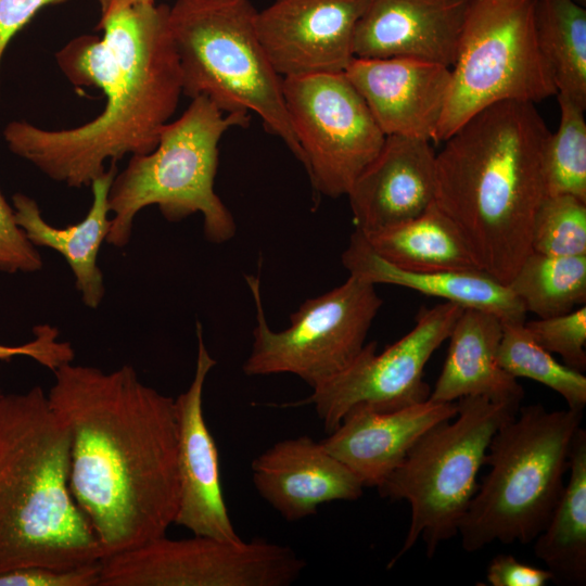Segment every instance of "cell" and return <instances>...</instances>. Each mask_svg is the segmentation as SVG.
<instances>
[{
	"mask_svg": "<svg viewBox=\"0 0 586 586\" xmlns=\"http://www.w3.org/2000/svg\"><path fill=\"white\" fill-rule=\"evenodd\" d=\"M53 375L47 395L71 434V492L103 556L166 535L179 504L175 399L130 365L72 361Z\"/></svg>",
	"mask_w": 586,
	"mask_h": 586,
	"instance_id": "cell-1",
	"label": "cell"
},
{
	"mask_svg": "<svg viewBox=\"0 0 586 586\" xmlns=\"http://www.w3.org/2000/svg\"><path fill=\"white\" fill-rule=\"evenodd\" d=\"M169 7L138 3L102 21V37L82 35L55 54L64 76L105 95L102 112L67 129L9 123L3 138L15 155L50 179L81 188L105 171V162L155 149L182 93L181 71L168 24Z\"/></svg>",
	"mask_w": 586,
	"mask_h": 586,
	"instance_id": "cell-2",
	"label": "cell"
},
{
	"mask_svg": "<svg viewBox=\"0 0 586 586\" xmlns=\"http://www.w3.org/2000/svg\"><path fill=\"white\" fill-rule=\"evenodd\" d=\"M549 133L534 103L501 101L466 120L435 155V204L480 269L506 285L532 252Z\"/></svg>",
	"mask_w": 586,
	"mask_h": 586,
	"instance_id": "cell-3",
	"label": "cell"
},
{
	"mask_svg": "<svg viewBox=\"0 0 586 586\" xmlns=\"http://www.w3.org/2000/svg\"><path fill=\"white\" fill-rule=\"evenodd\" d=\"M71 434L41 386L0 400V574L100 562L69 487Z\"/></svg>",
	"mask_w": 586,
	"mask_h": 586,
	"instance_id": "cell-4",
	"label": "cell"
},
{
	"mask_svg": "<svg viewBox=\"0 0 586 586\" xmlns=\"http://www.w3.org/2000/svg\"><path fill=\"white\" fill-rule=\"evenodd\" d=\"M583 410L520 407L492 437L491 467L458 527L468 552L487 545L528 544L547 525L564 489L570 450Z\"/></svg>",
	"mask_w": 586,
	"mask_h": 586,
	"instance_id": "cell-5",
	"label": "cell"
},
{
	"mask_svg": "<svg viewBox=\"0 0 586 586\" xmlns=\"http://www.w3.org/2000/svg\"><path fill=\"white\" fill-rule=\"evenodd\" d=\"M249 113L220 111L207 97L192 98L182 115L167 123L155 149L131 155L117 173L109 192L111 228L105 242L125 246L137 214L156 205L168 221L192 214L203 217L205 238L224 243L235 233L232 214L214 190L218 144L231 127H246Z\"/></svg>",
	"mask_w": 586,
	"mask_h": 586,
	"instance_id": "cell-6",
	"label": "cell"
},
{
	"mask_svg": "<svg viewBox=\"0 0 586 586\" xmlns=\"http://www.w3.org/2000/svg\"><path fill=\"white\" fill-rule=\"evenodd\" d=\"M256 13L249 0H177L169 8L182 93L205 95L224 113L254 112L303 165L282 77L258 38Z\"/></svg>",
	"mask_w": 586,
	"mask_h": 586,
	"instance_id": "cell-7",
	"label": "cell"
},
{
	"mask_svg": "<svg viewBox=\"0 0 586 586\" xmlns=\"http://www.w3.org/2000/svg\"><path fill=\"white\" fill-rule=\"evenodd\" d=\"M457 413L425 432L403 462L377 487L381 497L407 500L410 525L392 568L421 537L432 558L458 527L479 484L487 447L497 430L513 419L521 405L484 396L456 400Z\"/></svg>",
	"mask_w": 586,
	"mask_h": 586,
	"instance_id": "cell-8",
	"label": "cell"
},
{
	"mask_svg": "<svg viewBox=\"0 0 586 586\" xmlns=\"http://www.w3.org/2000/svg\"><path fill=\"white\" fill-rule=\"evenodd\" d=\"M536 0H469L435 143L501 101L557 95L535 31Z\"/></svg>",
	"mask_w": 586,
	"mask_h": 586,
	"instance_id": "cell-9",
	"label": "cell"
},
{
	"mask_svg": "<svg viewBox=\"0 0 586 586\" xmlns=\"http://www.w3.org/2000/svg\"><path fill=\"white\" fill-rule=\"evenodd\" d=\"M256 326L242 369L246 375L291 373L315 388L347 368L358 356L383 301L375 285L355 276L306 300L291 314V324L273 331L264 313L259 277L247 275Z\"/></svg>",
	"mask_w": 586,
	"mask_h": 586,
	"instance_id": "cell-10",
	"label": "cell"
},
{
	"mask_svg": "<svg viewBox=\"0 0 586 586\" xmlns=\"http://www.w3.org/2000/svg\"><path fill=\"white\" fill-rule=\"evenodd\" d=\"M306 562L289 546L166 535L100 561L99 586H289Z\"/></svg>",
	"mask_w": 586,
	"mask_h": 586,
	"instance_id": "cell-11",
	"label": "cell"
},
{
	"mask_svg": "<svg viewBox=\"0 0 586 586\" xmlns=\"http://www.w3.org/2000/svg\"><path fill=\"white\" fill-rule=\"evenodd\" d=\"M282 92L313 190L346 195L386 137L365 100L344 73L283 77Z\"/></svg>",
	"mask_w": 586,
	"mask_h": 586,
	"instance_id": "cell-12",
	"label": "cell"
},
{
	"mask_svg": "<svg viewBox=\"0 0 586 586\" xmlns=\"http://www.w3.org/2000/svg\"><path fill=\"white\" fill-rule=\"evenodd\" d=\"M462 309L443 302L421 310L412 330L381 354L375 342L365 344L347 368L313 388L310 396L288 406L313 405L330 434L353 408L390 411L429 399L425 365L448 339Z\"/></svg>",
	"mask_w": 586,
	"mask_h": 586,
	"instance_id": "cell-13",
	"label": "cell"
},
{
	"mask_svg": "<svg viewBox=\"0 0 586 586\" xmlns=\"http://www.w3.org/2000/svg\"><path fill=\"white\" fill-rule=\"evenodd\" d=\"M368 0H275L256 13L258 38L283 77L344 73Z\"/></svg>",
	"mask_w": 586,
	"mask_h": 586,
	"instance_id": "cell-14",
	"label": "cell"
},
{
	"mask_svg": "<svg viewBox=\"0 0 586 586\" xmlns=\"http://www.w3.org/2000/svg\"><path fill=\"white\" fill-rule=\"evenodd\" d=\"M198 356L189 387L175 399L179 504L174 524L193 535L235 540L226 506L215 440L203 413L206 378L216 360L208 353L196 321Z\"/></svg>",
	"mask_w": 586,
	"mask_h": 586,
	"instance_id": "cell-15",
	"label": "cell"
},
{
	"mask_svg": "<svg viewBox=\"0 0 586 586\" xmlns=\"http://www.w3.org/2000/svg\"><path fill=\"white\" fill-rule=\"evenodd\" d=\"M344 74L385 136L435 141L449 67L409 58H354Z\"/></svg>",
	"mask_w": 586,
	"mask_h": 586,
	"instance_id": "cell-16",
	"label": "cell"
},
{
	"mask_svg": "<svg viewBox=\"0 0 586 586\" xmlns=\"http://www.w3.org/2000/svg\"><path fill=\"white\" fill-rule=\"evenodd\" d=\"M469 0H368L354 58H409L451 67Z\"/></svg>",
	"mask_w": 586,
	"mask_h": 586,
	"instance_id": "cell-17",
	"label": "cell"
},
{
	"mask_svg": "<svg viewBox=\"0 0 586 586\" xmlns=\"http://www.w3.org/2000/svg\"><path fill=\"white\" fill-rule=\"evenodd\" d=\"M431 141L386 136L347 192L355 229L367 234L421 215L435 200Z\"/></svg>",
	"mask_w": 586,
	"mask_h": 586,
	"instance_id": "cell-18",
	"label": "cell"
},
{
	"mask_svg": "<svg viewBox=\"0 0 586 586\" xmlns=\"http://www.w3.org/2000/svg\"><path fill=\"white\" fill-rule=\"evenodd\" d=\"M251 468L258 494L290 522L313 515L331 501L356 500L365 487L322 442L307 435L275 443Z\"/></svg>",
	"mask_w": 586,
	"mask_h": 586,
	"instance_id": "cell-19",
	"label": "cell"
},
{
	"mask_svg": "<svg viewBox=\"0 0 586 586\" xmlns=\"http://www.w3.org/2000/svg\"><path fill=\"white\" fill-rule=\"evenodd\" d=\"M456 413V402L431 399L390 411L356 407L321 442L365 487H378L425 432Z\"/></svg>",
	"mask_w": 586,
	"mask_h": 586,
	"instance_id": "cell-20",
	"label": "cell"
},
{
	"mask_svg": "<svg viewBox=\"0 0 586 586\" xmlns=\"http://www.w3.org/2000/svg\"><path fill=\"white\" fill-rule=\"evenodd\" d=\"M351 276L372 284H393L442 298L463 308L496 315L502 323H524L526 309L508 285L483 271L419 272L398 268L379 256L355 229L342 254Z\"/></svg>",
	"mask_w": 586,
	"mask_h": 586,
	"instance_id": "cell-21",
	"label": "cell"
},
{
	"mask_svg": "<svg viewBox=\"0 0 586 586\" xmlns=\"http://www.w3.org/2000/svg\"><path fill=\"white\" fill-rule=\"evenodd\" d=\"M501 335L502 321L496 315L463 308L448 336L447 356L429 399L456 402L484 396L521 405L523 387L497 362Z\"/></svg>",
	"mask_w": 586,
	"mask_h": 586,
	"instance_id": "cell-22",
	"label": "cell"
},
{
	"mask_svg": "<svg viewBox=\"0 0 586 586\" xmlns=\"http://www.w3.org/2000/svg\"><path fill=\"white\" fill-rule=\"evenodd\" d=\"M116 174L117 166L113 162L91 182L92 202L85 218L65 228L47 222L33 198L23 193L12 198L15 220L27 239L35 246L52 249L65 258L84 304L93 309L101 304L105 293L97 258L111 228L109 192Z\"/></svg>",
	"mask_w": 586,
	"mask_h": 586,
	"instance_id": "cell-23",
	"label": "cell"
},
{
	"mask_svg": "<svg viewBox=\"0 0 586 586\" xmlns=\"http://www.w3.org/2000/svg\"><path fill=\"white\" fill-rule=\"evenodd\" d=\"M364 237L379 256L405 270L482 271L456 225L435 202L412 219Z\"/></svg>",
	"mask_w": 586,
	"mask_h": 586,
	"instance_id": "cell-24",
	"label": "cell"
},
{
	"mask_svg": "<svg viewBox=\"0 0 586 586\" xmlns=\"http://www.w3.org/2000/svg\"><path fill=\"white\" fill-rule=\"evenodd\" d=\"M569 480L534 553L565 585L586 584V431L581 426L570 450Z\"/></svg>",
	"mask_w": 586,
	"mask_h": 586,
	"instance_id": "cell-25",
	"label": "cell"
},
{
	"mask_svg": "<svg viewBox=\"0 0 586 586\" xmlns=\"http://www.w3.org/2000/svg\"><path fill=\"white\" fill-rule=\"evenodd\" d=\"M574 0H536L535 31L557 95L586 109V10Z\"/></svg>",
	"mask_w": 586,
	"mask_h": 586,
	"instance_id": "cell-26",
	"label": "cell"
},
{
	"mask_svg": "<svg viewBox=\"0 0 586 586\" xmlns=\"http://www.w3.org/2000/svg\"><path fill=\"white\" fill-rule=\"evenodd\" d=\"M507 285L538 318L566 314L586 303V255L531 252Z\"/></svg>",
	"mask_w": 586,
	"mask_h": 586,
	"instance_id": "cell-27",
	"label": "cell"
},
{
	"mask_svg": "<svg viewBox=\"0 0 586 586\" xmlns=\"http://www.w3.org/2000/svg\"><path fill=\"white\" fill-rule=\"evenodd\" d=\"M497 362L513 378H527L560 394L568 408L583 410L586 405V377L538 345L524 323H502Z\"/></svg>",
	"mask_w": 586,
	"mask_h": 586,
	"instance_id": "cell-28",
	"label": "cell"
},
{
	"mask_svg": "<svg viewBox=\"0 0 586 586\" xmlns=\"http://www.w3.org/2000/svg\"><path fill=\"white\" fill-rule=\"evenodd\" d=\"M560 123L550 132L543 150L545 195H573L586 202L585 109L557 95Z\"/></svg>",
	"mask_w": 586,
	"mask_h": 586,
	"instance_id": "cell-29",
	"label": "cell"
},
{
	"mask_svg": "<svg viewBox=\"0 0 586 586\" xmlns=\"http://www.w3.org/2000/svg\"><path fill=\"white\" fill-rule=\"evenodd\" d=\"M532 252L586 255V202L573 195H545L532 224Z\"/></svg>",
	"mask_w": 586,
	"mask_h": 586,
	"instance_id": "cell-30",
	"label": "cell"
},
{
	"mask_svg": "<svg viewBox=\"0 0 586 586\" xmlns=\"http://www.w3.org/2000/svg\"><path fill=\"white\" fill-rule=\"evenodd\" d=\"M532 339L549 353L560 355L564 365L586 369V306L566 314L525 321Z\"/></svg>",
	"mask_w": 586,
	"mask_h": 586,
	"instance_id": "cell-31",
	"label": "cell"
},
{
	"mask_svg": "<svg viewBox=\"0 0 586 586\" xmlns=\"http://www.w3.org/2000/svg\"><path fill=\"white\" fill-rule=\"evenodd\" d=\"M41 268L39 252L17 225L14 209L0 191V271L34 272Z\"/></svg>",
	"mask_w": 586,
	"mask_h": 586,
	"instance_id": "cell-32",
	"label": "cell"
},
{
	"mask_svg": "<svg viewBox=\"0 0 586 586\" xmlns=\"http://www.w3.org/2000/svg\"><path fill=\"white\" fill-rule=\"evenodd\" d=\"M100 562L71 569L23 566L0 574V586H99Z\"/></svg>",
	"mask_w": 586,
	"mask_h": 586,
	"instance_id": "cell-33",
	"label": "cell"
},
{
	"mask_svg": "<svg viewBox=\"0 0 586 586\" xmlns=\"http://www.w3.org/2000/svg\"><path fill=\"white\" fill-rule=\"evenodd\" d=\"M34 339L29 342L9 346L0 344V360L10 361L17 356H26L52 372L72 362L75 352L68 342L59 339V330L50 324H39L33 329Z\"/></svg>",
	"mask_w": 586,
	"mask_h": 586,
	"instance_id": "cell-34",
	"label": "cell"
},
{
	"mask_svg": "<svg viewBox=\"0 0 586 586\" xmlns=\"http://www.w3.org/2000/svg\"><path fill=\"white\" fill-rule=\"evenodd\" d=\"M486 579L493 586H545L553 581L548 569L527 565L512 555L494 557L486 570Z\"/></svg>",
	"mask_w": 586,
	"mask_h": 586,
	"instance_id": "cell-35",
	"label": "cell"
},
{
	"mask_svg": "<svg viewBox=\"0 0 586 586\" xmlns=\"http://www.w3.org/2000/svg\"><path fill=\"white\" fill-rule=\"evenodd\" d=\"M68 0H0V65L13 37L43 8Z\"/></svg>",
	"mask_w": 586,
	"mask_h": 586,
	"instance_id": "cell-36",
	"label": "cell"
},
{
	"mask_svg": "<svg viewBox=\"0 0 586 586\" xmlns=\"http://www.w3.org/2000/svg\"><path fill=\"white\" fill-rule=\"evenodd\" d=\"M100 7V20L102 21L122 10L138 3L155 2V0H98Z\"/></svg>",
	"mask_w": 586,
	"mask_h": 586,
	"instance_id": "cell-37",
	"label": "cell"
},
{
	"mask_svg": "<svg viewBox=\"0 0 586 586\" xmlns=\"http://www.w3.org/2000/svg\"><path fill=\"white\" fill-rule=\"evenodd\" d=\"M574 1L582 4V5H585V3H586V0H574Z\"/></svg>",
	"mask_w": 586,
	"mask_h": 586,
	"instance_id": "cell-38",
	"label": "cell"
},
{
	"mask_svg": "<svg viewBox=\"0 0 586 586\" xmlns=\"http://www.w3.org/2000/svg\"><path fill=\"white\" fill-rule=\"evenodd\" d=\"M2 394L0 393V400H1Z\"/></svg>",
	"mask_w": 586,
	"mask_h": 586,
	"instance_id": "cell-39",
	"label": "cell"
}]
</instances>
